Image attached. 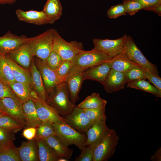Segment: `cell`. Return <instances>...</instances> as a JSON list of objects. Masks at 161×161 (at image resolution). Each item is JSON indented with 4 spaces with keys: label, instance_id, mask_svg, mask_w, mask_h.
I'll return each mask as SVG.
<instances>
[{
    "label": "cell",
    "instance_id": "1",
    "mask_svg": "<svg viewBox=\"0 0 161 161\" xmlns=\"http://www.w3.org/2000/svg\"><path fill=\"white\" fill-rule=\"evenodd\" d=\"M49 94L46 103L60 115L64 116L72 112L76 105L70 100L67 84L64 81L57 84Z\"/></svg>",
    "mask_w": 161,
    "mask_h": 161
},
{
    "label": "cell",
    "instance_id": "2",
    "mask_svg": "<svg viewBox=\"0 0 161 161\" xmlns=\"http://www.w3.org/2000/svg\"><path fill=\"white\" fill-rule=\"evenodd\" d=\"M55 29H50L35 36L29 38V44L33 56L45 61L53 50Z\"/></svg>",
    "mask_w": 161,
    "mask_h": 161
},
{
    "label": "cell",
    "instance_id": "3",
    "mask_svg": "<svg viewBox=\"0 0 161 161\" xmlns=\"http://www.w3.org/2000/svg\"><path fill=\"white\" fill-rule=\"evenodd\" d=\"M56 136L66 146L68 147L73 144L81 150L86 146V135L81 133L66 123L52 124Z\"/></svg>",
    "mask_w": 161,
    "mask_h": 161
},
{
    "label": "cell",
    "instance_id": "4",
    "mask_svg": "<svg viewBox=\"0 0 161 161\" xmlns=\"http://www.w3.org/2000/svg\"><path fill=\"white\" fill-rule=\"evenodd\" d=\"M123 53L135 64L147 71L158 75L157 66L145 58L130 35L126 36L123 48Z\"/></svg>",
    "mask_w": 161,
    "mask_h": 161
},
{
    "label": "cell",
    "instance_id": "5",
    "mask_svg": "<svg viewBox=\"0 0 161 161\" xmlns=\"http://www.w3.org/2000/svg\"><path fill=\"white\" fill-rule=\"evenodd\" d=\"M119 139L115 130L110 129L102 141L95 147L92 161H107L115 152Z\"/></svg>",
    "mask_w": 161,
    "mask_h": 161
},
{
    "label": "cell",
    "instance_id": "6",
    "mask_svg": "<svg viewBox=\"0 0 161 161\" xmlns=\"http://www.w3.org/2000/svg\"><path fill=\"white\" fill-rule=\"evenodd\" d=\"M83 50L81 43L76 41L68 42L55 30L52 50L64 61H72L78 54Z\"/></svg>",
    "mask_w": 161,
    "mask_h": 161
},
{
    "label": "cell",
    "instance_id": "7",
    "mask_svg": "<svg viewBox=\"0 0 161 161\" xmlns=\"http://www.w3.org/2000/svg\"><path fill=\"white\" fill-rule=\"evenodd\" d=\"M111 58L106 54L93 48L90 51H82L72 61L73 67L84 70L89 67L109 61Z\"/></svg>",
    "mask_w": 161,
    "mask_h": 161
},
{
    "label": "cell",
    "instance_id": "8",
    "mask_svg": "<svg viewBox=\"0 0 161 161\" xmlns=\"http://www.w3.org/2000/svg\"><path fill=\"white\" fill-rule=\"evenodd\" d=\"M30 99L35 104L38 117L42 122L52 124L65 123L62 116L46 102L40 98L35 91H32Z\"/></svg>",
    "mask_w": 161,
    "mask_h": 161
},
{
    "label": "cell",
    "instance_id": "9",
    "mask_svg": "<svg viewBox=\"0 0 161 161\" xmlns=\"http://www.w3.org/2000/svg\"><path fill=\"white\" fill-rule=\"evenodd\" d=\"M62 117L66 124L83 133H86L95 122L89 118L83 109L76 105L70 114Z\"/></svg>",
    "mask_w": 161,
    "mask_h": 161
},
{
    "label": "cell",
    "instance_id": "10",
    "mask_svg": "<svg viewBox=\"0 0 161 161\" xmlns=\"http://www.w3.org/2000/svg\"><path fill=\"white\" fill-rule=\"evenodd\" d=\"M127 35L116 39L94 38L93 42L95 49L108 55L111 58L123 53Z\"/></svg>",
    "mask_w": 161,
    "mask_h": 161
},
{
    "label": "cell",
    "instance_id": "11",
    "mask_svg": "<svg viewBox=\"0 0 161 161\" xmlns=\"http://www.w3.org/2000/svg\"><path fill=\"white\" fill-rule=\"evenodd\" d=\"M84 71L73 67L64 80L67 84L70 100L75 105L79 99V94L84 81L83 79Z\"/></svg>",
    "mask_w": 161,
    "mask_h": 161
},
{
    "label": "cell",
    "instance_id": "12",
    "mask_svg": "<svg viewBox=\"0 0 161 161\" xmlns=\"http://www.w3.org/2000/svg\"><path fill=\"white\" fill-rule=\"evenodd\" d=\"M34 61L41 74L47 95L57 84L64 80L59 78L55 71L51 69L45 61L38 58Z\"/></svg>",
    "mask_w": 161,
    "mask_h": 161
},
{
    "label": "cell",
    "instance_id": "13",
    "mask_svg": "<svg viewBox=\"0 0 161 161\" xmlns=\"http://www.w3.org/2000/svg\"><path fill=\"white\" fill-rule=\"evenodd\" d=\"M105 119H100L95 121L86 131V145L96 147L109 131Z\"/></svg>",
    "mask_w": 161,
    "mask_h": 161
},
{
    "label": "cell",
    "instance_id": "14",
    "mask_svg": "<svg viewBox=\"0 0 161 161\" xmlns=\"http://www.w3.org/2000/svg\"><path fill=\"white\" fill-rule=\"evenodd\" d=\"M29 38L25 35L18 36L8 31L0 37V54L5 55L22 44L27 43Z\"/></svg>",
    "mask_w": 161,
    "mask_h": 161
},
{
    "label": "cell",
    "instance_id": "15",
    "mask_svg": "<svg viewBox=\"0 0 161 161\" xmlns=\"http://www.w3.org/2000/svg\"><path fill=\"white\" fill-rule=\"evenodd\" d=\"M1 100L8 115L23 125L25 128L27 122L24 113L23 103L21 100L10 97H5L1 99Z\"/></svg>",
    "mask_w": 161,
    "mask_h": 161
},
{
    "label": "cell",
    "instance_id": "16",
    "mask_svg": "<svg viewBox=\"0 0 161 161\" xmlns=\"http://www.w3.org/2000/svg\"><path fill=\"white\" fill-rule=\"evenodd\" d=\"M6 55L18 65L26 69H30L33 57L30 47L27 43L23 44Z\"/></svg>",
    "mask_w": 161,
    "mask_h": 161
},
{
    "label": "cell",
    "instance_id": "17",
    "mask_svg": "<svg viewBox=\"0 0 161 161\" xmlns=\"http://www.w3.org/2000/svg\"><path fill=\"white\" fill-rule=\"evenodd\" d=\"M127 81L125 73L111 69L102 84L107 93H111L124 88Z\"/></svg>",
    "mask_w": 161,
    "mask_h": 161
},
{
    "label": "cell",
    "instance_id": "18",
    "mask_svg": "<svg viewBox=\"0 0 161 161\" xmlns=\"http://www.w3.org/2000/svg\"><path fill=\"white\" fill-rule=\"evenodd\" d=\"M110 69L108 61L89 67L83 72V80H91L103 84Z\"/></svg>",
    "mask_w": 161,
    "mask_h": 161
},
{
    "label": "cell",
    "instance_id": "19",
    "mask_svg": "<svg viewBox=\"0 0 161 161\" xmlns=\"http://www.w3.org/2000/svg\"><path fill=\"white\" fill-rule=\"evenodd\" d=\"M16 15L20 21L37 25L49 24V20L43 10L25 11L20 9L16 11Z\"/></svg>",
    "mask_w": 161,
    "mask_h": 161
},
{
    "label": "cell",
    "instance_id": "20",
    "mask_svg": "<svg viewBox=\"0 0 161 161\" xmlns=\"http://www.w3.org/2000/svg\"><path fill=\"white\" fill-rule=\"evenodd\" d=\"M27 142H23L17 148L21 161H38V147L35 138Z\"/></svg>",
    "mask_w": 161,
    "mask_h": 161
},
{
    "label": "cell",
    "instance_id": "21",
    "mask_svg": "<svg viewBox=\"0 0 161 161\" xmlns=\"http://www.w3.org/2000/svg\"><path fill=\"white\" fill-rule=\"evenodd\" d=\"M32 87L39 97L46 102L47 95L41 74L37 68L34 60H32L30 67Z\"/></svg>",
    "mask_w": 161,
    "mask_h": 161
},
{
    "label": "cell",
    "instance_id": "22",
    "mask_svg": "<svg viewBox=\"0 0 161 161\" xmlns=\"http://www.w3.org/2000/svg\"><path fill=\"white\" fill-rule=\"evenodd\" d=\"M5 57L7 62L11 68L15 81L28 84L32 86L30 71L18 65L8 56L5 55Z\"/></svg>",
    "mask_w": 161,
    "mask_h": 161
},
{
    "label": "cell",
    "instance_id": "23",
    "mask_svg": "<svg viewBox=\"0 0 161 161\" xmlns=\"http://www.w3.org/2000/svg\"><path fill=\"white\" fill-rule=\"evenodd\" d=\"M23 108L27 125L25 128H37L42 122L39 119L34 102L31 99L23 103Z\"/></svg>",
    "mask_w": 161,
    "mask_h": 161
},
{
    "label": "cell",
    "instance_id": "24",
    "mask_svg": "<svg viewBox=\"0 0 161 161\" xmlns=\"http://www.w3.org/2000/svg\"><path fill=\"white\" fill-rule=\"evenodd\" d=\"M52 24L60 18L62 14V7L60 0H47L42 10Z\"/></svg>",
    "mask_w": 161,
    "mask_h": 161
},
{
    "label": "cell",
    "instance_id": "25",
    "mask_svg": "<svg viewBox=\"0 0 161 161\" xmlns=\"http://www.w3.org/2000/svg\"><path fill=\"white\" fill-rule=\"evenodd\" d=\"M108 62L111 69L125 73L137 65L131 61L123 53L111 58Z\"/></svg>",
    "mask_w": 161,
    "mask_h": 161
},
{
    "label": "cell",
    "instance_id": "26",
    "mask_svg": "<svg viewBox=\"0 0 161 161\" xmlns=\"http://www.w3.org/2000/svg\"><path fill=\"white\" fill-rule=\"evenodd\" d=\"M35 139L38 147L39 161H58L59 159L61 157L57 154L44 140Z\"/></svg>",
    "mask_w": 161,
    "mask_h": 161
},
{
    "label": "cell",
    "instance_id": "27",
    "mask_svg": "<svg viewBox=\"0 0 161 161\" xmlns=\"http://www.w3.org/2000/svg\"><path fill=\"white\" fill-rule=\"evenodd\" d=\"M44 140L59 156L68 160L71 158L73 150L65 146L56 135L51 136Z\"/></svg>",
    "mask_w": 161,
    "mask_h": 161
},
{
    "label": "cell",
    "instance_id": "28",
    "mask_svg": "<svg viewBox=\"0 0 161 161\" xmlns=\"http://www.w3.org/2000/svg\"><path fill=\"white\" fill-rule=\"evenodd\" d=\"M9 84L23 103L30 99V94L32 88V86L16 81Z\"/></svg>",
    "mask_w": 161,
    "mask_h": 161
},
{
    "label": "cell",
    "instance_id": "29",
    "mask_svg": "<svg viewBox=\"0 0 161 161\" xmlns=\"http://www.w3.org/2000/svg\"><path fill=\"white\" fill-rule=\"evenodd\" d=\"M127 87L139 89L151 93L155 96L161 97V91L154 86L151 85L145 79H140L129 81L127 83Z\"/></svg>",
    "mask_w": 161,
    "mask_h": 161
},
{
    "label": "cell",
    "instance_id": "30",
    "mask_svg": "<svg viewBox=\"0 0 161 161\" xmlns=\"http://www.w3.org/2000/svg\"><path fill=\"white\" fill-rule=\"evenodd\" d=\"M107 101L101 98L98 93L94 92L87 96L77 106L83 109H92L105 106Z\"/></svg>",
    "mask_w": 161,
    "mask_h": 161
},
{
    "label": "cell",
    "instance_id": "31",
    "mask_svg": "<svg viewBox=\"0 0 161 161\" xmlns=\"http://www.w3.org/2000/svg\"><path fill=\"white\" fill-rule=\"evenodd\" d=\"M0 127L15 133L21 131L24 127L9 115L4 114L0 118Z\"/></svg>",
    "mask_w": 161,
    "mask_h": 161
},
{
    "label": "cell",
    "instance_id": "32",
    "mask_svg": "<svg viewBox=\"0 0 161 161\" xmlns=\"http://www.w3.org/2000/svg\"><path fill=\"white\" fill-rule=\"evenodd\" d=\"M0 80L8 84L15 81L5 55L0 54Z\"/></svg>",
    "mask_w": 161,
    "mask_h": 161
},
{
    "label": "cell",
    "instance_id": "33",
    "mask_svg": "<svg viewBox=\"0 0 161 161\" xmlns=\"http://www.w3.org/2000/svg\"><path fill=\"white\" fill-rule=\"evenodd\" d=\"M53 135H56V133L52 124L42 122L36 128L35 138L45 140Z\"/></svg>",
    "mask_w": 161,
    "mask_h": 161
},
{
    "label": "cell",
    "instance_id": "34",
    "mask_svg": "<svg viewBox=\"0 0 161 161\" xmlns=\"http://www.w3.org/2000/svg\"><path fill=\"white\" fill-rule=\"evenodd\" d=\"M0 161H21L17 148L14 145L0 150Z\"/></svg>",
    "mask_w": 161,
    "mask_h": 161
},
{
    "label": "cell",
    "instance_id": "35",
    "mask_svg": "<svg viewBox=\"0 0 161 161\" xmlns=\"http://www.w3.org/2000/svg\"><path fill=\"white\" fill-rule=\"evenodd\" d=\"M14 133L0 127V146L4 148L14 146Z\"/></svg>",
    "mask_w": 161,
    "mask_h": 161
},
{
    "label": "cell",
    "instance_id": "36",
    "mask_svg": "<svg viewBox=\"0 0 161 161\" xmlns=\"http://www.w3.org/2000/svg\"><path fill=\"white\" fill-rule=\"evenodd\" d=\"M105 106L92 109H83L89 118L95 121L100 119H106Z\"/></svg>",
    "mask_w": 161,
    "mask_h": 161
},
{
    "label": "cell",
    "instance_id": "37",
    "mask_svg": "<svg viewBox=\"0 0 161 161\" xmlns=\"http://www.w3.org/2000/svg\"><path fill=\"white\" fill-rule=\"evenodd\" d=\"M127 83L129 81L140 79H146L141 67L136 65L125 73Z\"/></svg>",
    "mask_w": 161,
    "mask_h": 161
},
{
    "label": "cell",
    "instance_id": "38",
    "mask_svg": "<svg viewBox=\"0 0 161 161\" xmlns=\"http://www.w3.org/2000/svg\"><path fill=\"white\" fill-rule=\"evenodd\" d=\"M73 64L72 61H64L55 71L58 76L65 80L72 69Z\"/></svg>",
    "mask_w": 161,
    "mask_h": 161
},
{
    "label": "cell",
    "instance_id": "39",
    "mask_svg": "<svg viewBox=\"0 0 161 161\" xmlns=\"http://www.w3.org/2000/svg\"><path fill=\"white\" fill-rule=\"evenodd\" d=\"M108 17L111 18H116L126 14V8L123 4H118L112 6L107 11Z\"/></svg>",
    "mask_w": 161,
    "mask_h": 161
},
{
    "label": "cell",
    "instance_id": "40",
    "mask_svg": "<svg viewBox=\"0 0 161 161\" xmlns=\"http://www.w3.org/2000/svg\"><path fill=\"white\" fill-rule=\"evenodd\" d=\"M124 4L126 14L132 16L135 14L140 10L143 9L142 5L139 2L133 0H124Z\"/></svg>",
    "mask_w": 161,
    "mask_h": 161
},
{
    "label": "cell",
    "instance_id": "41",
    "mask_svg": "<svg viewBox=\"0 0 161 161\" xmlns=\"http://www.w3.org/2000/svg\"><path fill=\"white\" fill-rule=\"evenodd\" d=\"M63 61L57 53L52 50L45 62L51 69L55 71Z\"/></svg>",
    "mask_w": 161,
    "mask_h": 161
},
{
    "label": "cell",
    "instance_id": "42",
    "mask_svg": "<svg viewBox=\"0 0 161 161\" xmlns=\"http://www.w3.org/2000/svg\"><path fill=\"white\" fill-rule=\"evenodd\" d=\"M95 147L86 146L81 150V153L76 157L75 161H92L93 154Z\"/></svg>",
    "mask_w": 161,
    "mask_h": 161
},
{
    "label": "cell",
    "instance_id": "43",
    "mask_svg": "<svg viewBox=\"0 0 161 161\" xmlns=\"http://www.w3.org/2000/svg\"><path fill=\"white\" fill-rule=\"evenodd\" d=\"M7 97L19 99L9 84L0 80V99Z\"/></svg>",
    "mask_w": 161,
    "mask_h": 161
},
{
    "label": "cell",
    "instance_id": "44",
    "mask_svg": "<svg viewBox=\"0 0 161 161\" xmlns=\"http://www.w3.org/2000/svg\"><path fill=\"white\" fill-rule=\"evenodd\" d=\"M146 79L160 91H161V78L158 75L142 68Z\"/></svg>",
    "mask_w": 161,
    "mask_h": 161
},
{
    "label": "cell",
    "instance_id": "45",
    "mask_svg": "<svg viewBox=\"0 0 161 161\" xmlns=\"http://www.w3.org/2000/svg\"><path fill=\"white\" fill-rule=\"evenodd\" d=\"M36 128L35 127L25 128L23 130L22 134L26 139L31 140L34 139L35 136Z\"/></svg>",
    "mask_w": 161,
    "mask_h": 161
},
{
    "label": "cell",
    "instance_id": "46",
    "mask_svg": "<svg viewBox=\"0 0 161 161\" xmlns=\"http://www.w3.org/2000/svg\"><path fill=\"white\" fill-rule=\"evenodd\" d=\"M140 3L143 6V9L147 7L155 5L160 2L161 0H133Z\"/></svg>",
    "mask_w": 161,
    "mask_h": 161
},
{
    "label": "cell",
    "instance_id": "47",
    "mask_svg": "<svg viewBox=\"0 0 161 161\" xmlns=\"http://www.w3.org/2000/svg\"><path fill=\"white\" fill-rule=\"evenodd\" d=\"M143 9L154 12L159 16H161V2L150 7L144 8Z\"/></svg>",
    "mask_w": 161,
    "mask_h": 161
},
{
    "label": "cell",
    "instance_id": "48",
    "mask_svg": "<svg viewBox=\"0 0 161 161\" xmlns=\"http://www.w3.org/2000/svg\"><path fill=\"white\" fill-rule=\"evenodd\" d=\"M152 161H161V147H160L150 157Z\"/></svg>",
    "mask_w": 161,
    "mask_h": 161
},
{
    "label": "cell",
    "instance_id": "49",
    "mask_svg": "<svg viewBox=\"0 0 161 161\" xmlns=\"http://www.w3.org/2000/svg\"><path fill=\"white\" fill-rule=\"evenodd\" d=\"M0 112L8 115L7 112L0 99Z\"/></svg>",
    "mask_w": 161,
    "mask_h": 161
},
{
    "label": "cell",
    "instance_id": "50",
    "mask_svg": "<svg viewBox=\"0 0 161 161\" xmlns=\"http://www.w3.org/2000/svg\"><path fill=\"white\" fill-rule=\"evenodd\" d=\"M16 0H0V4H11Z\"/></svg>",
    "mask_w": 161,
    "mask_h": 161
},
{
    "label": "cell",
    "instance_id": "51",
    "mask_svg": "<svg viewBox=\"0 0 161 161\" xmlns=\"http://www.w3.org/2000/svg\"><path fill=\"white\" fill-rule=\"evenodd\" d=\"M69 160L64 157H61L58 160V161H68Z\"/></svg>",
    "mask_w": 161,
    "mask_h": 161
},
{
    "label": "cell",
    "instance_id": "52",
    "mask_svg": "<svg viewBox=\"0 0 161 161\" xmlns=\"http://www.w3.org/2000/svg\"><path fill=\"white\" fill-rule=\"evenodd\" d=\"M4 114H4V113H3L0 112V118L3 115H4ZM6 115H7V114H6Z\"/></svg>",
    "mask_w": 161,
    "mask_h": 161
},
{
    "label": "cell",
    "instance_id": "53",
    "mask_svg": "<svg viewBox=\"0 0 161 161\" xmlns=\"http://www.w3.org/2000/svg\"><path fill=\"white\" fill-rule=\"evenodd\" d=\"M2 148L0 146V150L2 149Z\"/></svg>",
    "mask_w": 161,
    "mask_h": 161
}]
</instances>
